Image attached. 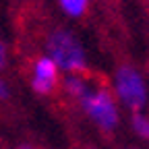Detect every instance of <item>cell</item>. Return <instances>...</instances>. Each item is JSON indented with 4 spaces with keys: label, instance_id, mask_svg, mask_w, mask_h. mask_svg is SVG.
Here are the masks:
<instances>
[{
    "label": "cell",
    "instance_id": "cell-10",
    "mask_svg": "<svg viewBox=\"0 0 149 149\" xmlns=\"http://www.w3.org/2000/svg\"><path fill=\"white\" fill-rule=\"evenodd\" d=\"M19 149H31L29 145H21V147H19Z\"/></svg>",
    "mask_w": 149,
    "mask_h": 149
},
{
    "label": "cell",
    "instance_id": "cell-8",
    "mask_svg": "<svg viewBox=\"0 0 149 149\" xmlns=\"http://www.w3.org/2000/svg\"><path fill=\"white\" fill-rule=\"evenodd\" d=\"M4 62H6V48H4L2 40H0V68L4 66Z\"/></svg>",
    "mask_w": 149,
    "mask_h": 149
},
{
    "label": "cell",
    "instance_id": "cell-3",
    "mask_svg": "<svg viewBox=\"0 0 149 149\" xmlns=\"http://www.w3.org/2000/svg\"><path fill=\"white\" fill-rule=\"evenodd\" d=\"M116 93L130 110H141L147 104V89L143 77L130 66H122L116 72Z\"/></svg>",
    "mask_w": 149,
    "mask_h": 149
},
{
    "label": "cell",
    "instance_id": "cell-5",
    "mask_svg": "<svg viewBox=\"0 0 149 149\" xmlns=\"http://www.w3.org/2000/svg\"><path fill=\"white\" fill-rule=\"evenodd\" d=\"M66 89H68V93H72V95L79 97V100H83L87 93H89L87 83H85L81 77H74V74H70V77L66 79Z\"/></svg>",
    "mask_w": 149,
    "mask_h": 149
},
{
    "label": "cell",
    "instance_id": "cell-4",
    "mask_svg": "<svg viewBox=\"0 0 149 149\" xmlns=\"http://www.w3.org/2000/svg\"><path fill=\"white\" fill-rule=\"evenodd\" d=\"M56 79H58V66L56 62L50 58H40L35 62V72L31 79V87L37 93H50L56 85Z\"/></svg>",
    "mask_w": 149,
    "mask_h": 149
},
{
    "label": "cell",
    "instance_id": "cell-9",
    "mask_svg": "<svg viewBox=\"0 0 149 149\" xmlns=\"http://www.w3.org/2000/svg\"><path fill=\"white\" fill-rule=\"evenodd\" d=\"M0 97H2V100H6V97H8V87L4 85V81H2V79H0Z\"/></svg>",
    "mask_w": 149,
    "mask_h": 149
},
{
    "label": "cell",
    "instance_id": "cell-7",
    "mask_svg": "<svg viewBox=\"0 0 149 149\" xmlns=\"http://www.w3.org/2000/svg\"><path fill=\"white\" fill-rule=\"evenodd\" d=\"M130 124H133V130L141 137V139H149V118L143 116V114H137L133 116V120H130Z\"/></svg>",
    "mask_w": 149,
    "mask_h": 149
},
{
    "label": "cell",
    "instance_id": "cell-1",
    "mask_svg": "<svg viewBox=\"0 0 149 149\" xmlns=\"http://www.w3.org/2000/svg\"><path fill=\"white\" fill-rule=\"evenodd\" d=\"M48 54L50 58L56 62V66L68 70V72H77L85 66V54L81 44L77 42V37L68 31H54L48 37Z\"/></svg>",
    "mask_w": 149,
    "mask_h": 149
},
{
    "label": "cell",
    "instance_id": "cell-2",
    "mask_svg": "<svg viewBox=\"0 0 149 149\" xmlns=\"http://www.w3.org/2000/svg\"><path fill=\"white\" fill-rule=\"evenodd\" d=\"M85 112L91 116V120L100 124L104 130H112L118 124V110L114 104V97L110 95V91L100 89V91H89L81 100Z\"/></svg>",
    "mask_w": 149,
    "mask_h": 149
},
{
    "label": "cell",
    "instance_id": "cell-6",
    "mask_svg": "<svg viewBox=\"0 0 149 149\" xmlns=\"http://www.w3.org/2000/svg\"><path fill=\"white\" fill-rule=\"evenodd\" d=\"M87 2L89 0H60V6L70 17H81L87 8Z\"/></svg>",
    "mask_w": 149,
    "mask_h": 149
}]
</instances>
